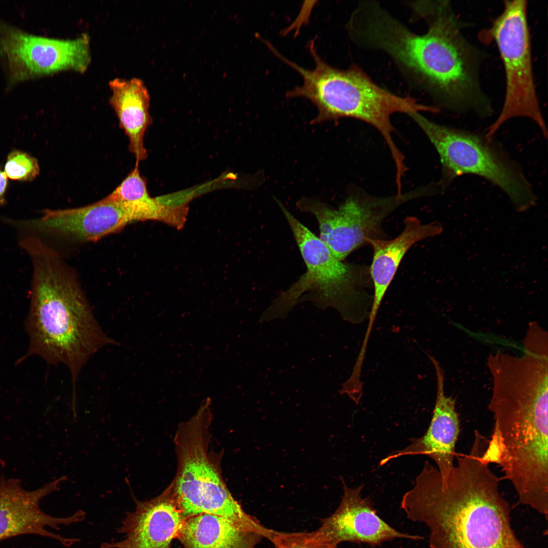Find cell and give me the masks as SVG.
Masks as SVG:
<instances>
[{
    "label": "cell",
    "instance_id": "cell-1",
    "mask_svg": "<svg viewBox=\"0 0 548 548\" xmlns=\"http://www.w3.org/2000/svg\"><path fill=\"white\" fill-rule=\"evenodd\" d=\"M485 446L473 442L457 457L448 480L429 462L403 496L407 518L424 524L431 548H525L510 523L500 479L483 459Z\"/></svg>",
    "mask_w": 548,
    "mask_h": 548
},
{
    "label": "cell",
    "instance_id": "cell-2",
    "mask_svg": "<svg viewBox=\"0 0 548 548\" xmlns=\"http://www.w3.org/2000/svg\"><path fill=\"white\" fill-rule=\"evenodd\" d=\"M405 3L412 12L410 20H423L427 30L418 34L401 24L389 37L387 55L404 79L438 107L490 116L491 102L480 79L483 53L464 36L450 2Z\"/></svg>",
    "mask_w": 548,
    "mask_h": 548
},
{
    "label": "cell",
    "instance_id": "cell-3",
    "mask_svg": "<svg viewBox=\"0 0 548 548\" xmlns=\"http://www.w3.org/2000/svg\"><path fill=\"white\" fill-rule=\"evenodd\" d=\"M488 405L501 446L498 465L519 503L547 518L548 366L527 356L503 359L490 370Z\"/></svg>",
    "mask_w": 548,
    "mask_h": 548
},
{
    "label": "cell",
    "instance_id": "cell-4",
    "mask_svg": "<svg viewBox=\"0 0 548 548\" xmlns=\"http://www.w3.org/2000/svg\"><path fill=\"white\" fill-rule=\"evenodd\" d=\"M20 247L32 265L27 320L29 354L69 369L75 398L83 367L101 348L117 342L95 319L77 277L59 254L40 237L24 238Z\"/></svg>",
    "mask_w": 548,
    "mask_h": 548
},
{
    "label": "cell",
    "instance_id": "cell-5",
    "mask_svg": "<svg viewBox=\"0 0 548 548\" xmlns=\"http://www.w3.org/2000/svg\"><path fill=\"white\" fill-rule=\"evenodd\" d=\"M309 49L315 62L313 70L290 61L275 47L270 49L303 79L302 85L288 91L287 96L304 97L312 101L318 110L314 122L350 118L370 124L384 138L393 161L400 162L403 155L393 140L392 116L397 113H432L433 107L419 103L410 96H400L382 87L358 65L353 64L346 70L329 65L318 54L314 40L309 43Z\"/></svg>",
    "mask_w": 548,
    "mask_h": 548
},
{
    "label": "cell",
    "instance_id": "cell-6",
    "mask_svg": "<svg viewBox=\"0 0 548 548\" xmlns=\"http://www.w3.org/2000/svg\"><path fill=\"white\" fill-rule=\"evenodd\" d=\"M276 201L291 230L306 271L275 298L260 320L285 317L296 304L307 301L320 309H334L352 323L364 321L373 300L367 291L372 284L369 267L337 259L319 237L280 200Z\"/></svg>",
    "mask_w": 548,
    "mask_h": 548
},
{
    "label": "cell",
    "instance_id": "cell-7",
    "mask_svg": "<svg viewBox=\"0 0 548 548\" xmlns=\"http://www.w3.org/2000/svg\"><path fill=\"white\" fill-rule=\"evenodd\" d=\"M212 419L207 400L178 427L174 438L177 470L169 485L173 497L185 520L207 513L255 527L259 521L233 498L222 477L219 461L209 451Z\"/></svg>",
    "mask_w": 548,
    "mask_h": 548
},
{
    "label": "cell",
    "instance_id": "cell-8",
    "mask_svg": "<svg viewBox=\"0 0 548 548\" xmlns=\"http://www.w3.org/2000/svg\"><path fill=\"white\" fill-rule=\"evenodd\" d=\"M407 115L423 131L438 152L442 176L437 184L441 189L456 177L470 174L482 177L500 187L519 212L535 204L536 197L523 175L490 142L474 134L435 123L420 113Z\"/></svg>",
    "mask_w": 548,
    "mask_h": 548
},
{
    "label": "cell",
    "instance_id": "cell-9",
    "mask_svg": "<svg viewBox=\"0 0 548 548\" xmlns=\"http://www.w3.org/2000/svg\"><path fill=\"white\" fill-rule=\"evenodd\" d=\"M487 35L495 43L502 59L505 92L501 113L488 128L486 139L491 141L502 124L518 117L533 121L546 138L534 80L527 1H504L503 11L493 21Z\"/></svg>",
    "mask_w": 548,
    "mask_h": 548
},
{
    "label": "cell",
    "instance_id": "cell-10",
    "mask_svg": "<svg viewBox=\"0 0 548 548\" xmlns=\"http://www.w3.org/2000/svg\"><path fill=\"white\" fill-rule=\"evenodd\" d=\"M433 185L419 187L400 194L385 197L357 190L337 208L319 200L309 199L304 211L318 221L321 240L332 254L343 261L369 239L384 238L382 224L393 211L412 200L435 194Z\"/></svg>",
    "mask_w": 548,
    "mask_h": 548
},
{
    "label": "cell",
    "instance_id": "cell-11",
    "mask_svg": "<svg viewBox=\"0 0 548 548\" xmlns=\"http://www.w3.org/2000/svg\"><path fill=\"white\" fill-rule=\"evenodd\" d=\"M87 33L72 39L34 35L0 19V57L7 88L65 70L84 73L91 56Z\"/></svg>",
    "mask_w": 548,
    "mask_h": 548
},
{
    "label": "cell",
    "instance_id": "cell-12",
    "mask_svg": "<svg viewBox=\"0 0 548 548\" xmlns=\"http://www.w3.org/2000/svg\"><path fill=\"white\" fill-rule=\"evenodd\" d=\"M63 476L33 490L24 489L19 480L0 477V541L23 535H36L55 540L70 547L79 540L51 532L48 528L59 530L82 521L85 513L78 511L65 517L48 515L41 508V501L58 490Z\"/></svg>",
    "mask_w": 548,
    "mask_h": 548
},
{
    "label": "cell",
    "instance_id": "cell-13",
    "mask_svg": "<svg viewBox=\"0 0 548 548\" xmlns=\"http://www.w3.org/2000/svg\"><path fill=\"white\" fill-rule=\"evenodd\" d=\"M6 220L31 234H50L80 242L97 241L132 222L124 210L107 196L84 207L46 209L37 219Z\"/></svg>",
    "mask_w": 548,
    "mask_h": 548
},
{
    "label": "cell",
    "instance_id": "cell-14",
    "mask_svg": "<svg viewBox=\"0 0 548 548\" xmlns=\"http://www.w3.org/2000/svg\"><path fill=\"white\" fill-rule=\"evenodd\" d=\"M342 483L344 494L339 506L331 516L321 521L320 527L315 531L321 539L336 546L342 542L375 546L396 538L423 539L400 532L381 518L370 500L362 496L363 486L352 488Z\"/></svg>",
    "mask_w": 548,
    "mask_h": 548
},
{
    "label": "cell",
    "instance_id": "cell-15",
    "mask_svg": "<svg viewBox=\"0 0 548 548\" xmlns=\"http://www.w3.org/2000/svg\"><path fill=\"white\" fill-rule=\"evenodd\" d=\"M134 509L127 512L117 532L118 541L105 542L98 548H172L185 520L169 486L156 497L137 500Z\"/></svg>",
    "mask_w": 548,
    "mask_h": 548
},
{
    "label": "cell",
    "instance_id": "cell-16",
    "mask_svg": "<svg viewBox=\"0 0 548 548\" xmlns=\"http://www.w3.org/2000/svg\"><path fill=\"white\" fill-rule=\"evenodd\" d=\"M428 356L435 368L437 383L435 404L429 426L423 435L410 439L407 447L387 456L380 465L404 456L426 455L434 461L442 481L446 482L455 466L460 422L455 399L445 393L443 370L433 356L429 354Z\"/></svg>",
    "mask_w": 548,
    "mask_h": 548
},
{
    "label": "cell",
    "instance_id": "cell-17",
    "mask_svg": "<svg viewBox=\"0 0 548 548\" xmlns=\"http://www.w3.org/2000/svg\"><path fill=\"white\" fill-rule=\"evenodd\" d=\"M403 224L402 232L392 239L377 238L366 241L373 250L369 267L373 287L369 317L376 318L385 294L408 250L422 240L440 234L443 230L441 224L438 222L424 224L414 217H407Z\"/></svg>",
    "mask_w": 548,
    "mask_h": 548
},
{
    "label": "cell",
    "instance_id": "cell-18",
    "mask_svg": "<svg viewBox=\"0 0 548 548\" xmlns=\"http://www.w3.org/2000/svg\"><path fill=\"white\" fill-rule=\"evenodd\" d=\"M276 531L263 525L250 528L216 515L202 513L185 519L178 539L183 548H255Z\"/></svg>",
    "mask_w": 548,
    "mask_h": 548
},
{
    "label": "cell",
    "instance_id": "cell-19",
    "mask_svg": "<svg viewBox=\"0 0 548 548\" xmlns=\"http://www.w3.org/2000/svg\"><path fill=\"white\" fill-rule=\"evenodd\" d=\"M112 95L109 99L120 125L129 140V150L136 163L146 159L147 150L144 139L152 122L149 113L150 97L144 82L139 78H115L109 82Z\"/></svg>",
    "mask_w": 548,
    "mask_h": 548
},
{
    "label": "cell",
    "instance_id": "cell-20",
    "mask_svg": "<svg viewBox=\"0 0 548 548\" xmlns=\"http://www.w3.org/2000/svg\"><path fill=\"white\" fill-rule=\"evenodd\" d=\"M107 197L119 204L132 222L157 220L177 227L182 226L187 216L186 203H166L162 198L150 196L139 164Z\"/></svg>",
    "mask_w": 548,
    "mask_h": 548
},
{
    "label": "cell",
    "instance_id": "cell-21",
    "mask_svg": "<svg viewBox=\"0 0 548 548\" xmlns=\"http://www.w3.org/2000/svg\"><path fill=\"white\" fill-rule=\"evenodd\" d=\"M4 172L10 179L21 182L31 181L40 174L37 159L20 150H13L8 155Z\"/></svg>",
    "mask_w": 548,
    "mask_h": 548
},
{
    "label": "cell",
    "instance_id": "cell-22",
    "mask_svg": "<svg viewBox=\"0 0 548 548\" xmlns=\"http://www.w3.org/2000/svg\"><path fill=\"white\" fill-rule=\"evenodd\" d=\"M274 548H338L312 532H275L270 540Z\"/></svg>",
    "mask_w": 548,
    "mask_h": 548
},
{
    "label": "cell",
    "instance_id": "cell-23",
    "mask_svg": "<svg viewBox=\"0 0 548 548\" xmlns=\"http://www.w3.org/2000/svg\"><path fill=\"white\" fill-rule=\"evenodd\" d=\"M8 187V178L0 166V207L6 203V192Z\"/></svg>",
    "mask_w": 548,
    "mask_h": 548
}]
</instances>
